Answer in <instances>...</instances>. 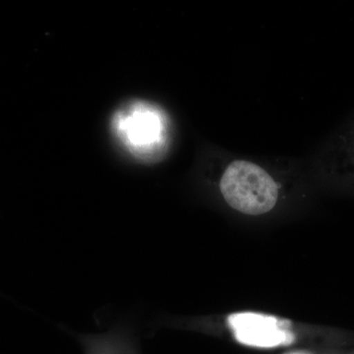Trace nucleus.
Returning <instances> with one entry per match:
<instances>
[{
  "label": "nucleus",
  "mask_w": 354,
  "mask_h": 354,
  "mask_svg": "<svg viewBox=\"0 0 354 354\" xmlns=\"http://www.w3.org/2000/svg\"><path fill=\"white\" fill-rule=\"evenodd\" d=\"M221 192L232 208L259 216L274 208L278 186L262 167L247 160L232 162L221 179Z\"/></svg>",
  "instance_id": "obj_2"
},
{
  "label": "nucleus",
  "mask_w": 354,
  "mask_h": 354,
  "mask_svg": "<svg viewBox=\"0 0 354 354\" xmlns=\"http://www.w3.org/2000/svg\"><path fill=\"white\" fill-rule=\"evenodd\" d=\"M228 325L237 341L255 348L286 346L295 339L285 323L276 317L264 314L250 312L232 314L228 317Z\"/></svg>",
  "instance_id": "obj_3"
},
{
  "label": "nucleus",
  "mask_w": 354,
  "mask_h": 354,
  "mask_svg": "<svg viewBox=\"0 0 354 354\" xmlns=\"http://www.w3.org/2000/svg\"><path fill=\"white\" fill-rule=\"evenodd\" d=\"M88 354H132L129 328L118 325L104 334L80 335Z\"/></svg>",
  "instance_id": "obj_4"
},
{
  "label": "nucleus",
  "mask_w": 354,
  "mask_h": 354,
  "mask_svg": "<svg viewBox=\"0 0 354 354\" xmlns=\"http://www.w3.org/2000/svg\"><path fill=\"white\" fill-rule=\"evenodd\" d=\"M111 131L132 160L151 164L162 157L169 128L160 109L150 102L133 100L114 111Z\"/></svg>",
  "instance_id": "obj_1"
},
{
  "label": "nucleus",
  "mask_w": 354,
  "mask_h": 354,
  "mask_svg": "<svg viewBox=\"0 0 354 354\" xmlns=\"http://www.w3.org/2000/svg\"><path fill=\"white\" fill-rule=\"evenodd\" d=\"M290 354H307V353H290Z\"/></svg>",
  "instance_id": "obj_5"
}]
</instances>
